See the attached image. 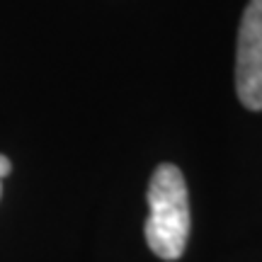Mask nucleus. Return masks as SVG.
Here are the masks:
<instances>
[{
    "instance_id": "f257e3e1",
    "label": "nucleus",
    "mask_w": 262,
    "mask_h": 262,
    "mask_svg": "<svg viewBox=\"0 0 262 262\" xmlns=\"http://www.w3.org/2000/svg\"><path fill=\"white\" fill-rule=\"evenodd\" d=\"M148 219H146V243L160 260H180L189 241L192 216L189 192L185 175L178 165L163 163L153 170L148 182Z\"/></svg>"
},
{
    "instance_id": "f03ea898",
    "label": "nucleus",
    "mask_w": 262,
    "mask_h": 262,
    "mask_svg": "<svg viewBox=\"0 0 262 262\" xmlns=\"http://www.w3.org/2000/svg\"><path fill=\"white\" fill-rule=\"evenodd\" d=\"M235 93L243 107L262 110V0L243 10L235 47Z\"/></svg>"
},
{
    "instance_id": "7ed1b4c3",
    "label": "nucleus",
    "mask_w": 262,
    "mask_h": 262,
    "mask_svg": "<svg viewBox=\"0 0 262 262\" xmlns=\"http://www.w3.org/2000/svg\"><path fill=\"white\" fill-rule=\"evenodd\" d=\"M10 170H12V163H10V158L0 153V194H3V180L10 175Z\"/></svg>"
}]
</instances>
